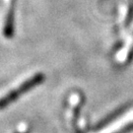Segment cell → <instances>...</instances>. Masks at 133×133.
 <instances>
[{
  "label": "cell",
  "mask_w": 133,
  "mask_h": 133,
  "mask_svg": "<svg viewBox=\"0 0 133 133\" xmlns=\"http://www.w3.org/2000/svg\"><path fill=\"white\" fill-rule=\"evenodd\" d=\"M44 79H45V76L43 73H37L31 78H29L28 80L25 81L24 83H22L21 86L18 87L17 89L10 91L7 95H5L4 97L0 99V109H3L7 105H11L13 102H15L26 92L32 90L36 86L42 84Z\"/></svg>",
  "instance_id": "cell-1"
},
{
  "label": "cell",
  "mask_w": 133,
  "mask_h": 133,
  "mask_svg": "<svg viewBox=\"0 0 133 133\" xmlns=\"http://www.w3.org/2000/svg\"><path fill=\"white\" fill-rule=\"evenodd\" d=\"M17 0H10V4L6 11L3 24V36L8 39L14 37L15 34V13Z\"/></svg>",
  "instance_id": "cell-2"
},
{
  "label": "cell",
  "mask_w": 133,
  "mask_h": 133,
  "mask_svg": "<svg viewBox=\"0 0 133 133\" xmlns=\"http://www.w3.org/2000/svg\"><path fill=\"white\" fill-rule=\"evenodd\" d=\"M21 133H28V132H27V131H25V132H21Z\"/></svg>",
  "instance_id": "cell-3"
}]
</instances>
